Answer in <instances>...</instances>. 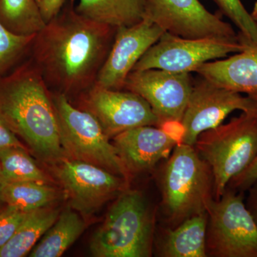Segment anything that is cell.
<instances>
[{
	"label": "cell",
	"mask_w": 257,
	"mask_h": 257,
	"mask_svg": "<svg viewBox=\"0 0 257 257\" xmlns=\"http://www.w3.org/2000/svg\"><path fill=\"white\" fill-rule=\"evenodd\" d=\"M113 145L132 177L152 170L168 158L177 144L159 126H138L113 138Z\"/></svg>",
	"instance_id": "obj_15"
},
{
	"label": "cell",
	"mask_w": 257,
	"mask_h": 257,
	"mask_svg": "<svg viewBox=\"0 0 257 257\" xmlns=\"http://www.w3.org/2000/svg\"><path fill=\"white\" fill-rule=\"evenodd\" d=\"M246 208L257 224V180L250 187Z\"/></svg>",
	"instance_id": "obj_31"
},
{
	"label": "cell",
	"mask_w": 257,
	"mask_h": 257,
	"mask_svg": "<svg viewBox=\"0 0 257 257\" xmlns=\"http://www.w3.org/2000/svg\"><path fill=\"white\" fill-rule=\"evenodd\" d=\"M3 183H4V181H3V179L0 177V205H1L2 204H4L3 201V197H2V189H3Z\"/></svg>",
	"instance_id": "obj_33"
},
{
	"label": "cell",
	"mask_w": 257,
	"mask_h": 257,
	"mask_svg": "<svg viewBox=\"0 0 257 257\" xmlns=\"http://www.w3.org/2000/svg\"><path fill=\"white\" fill-rule=\"evenodd\" d=\"M116 31L66 7L35 35L32 60L49 89L79 96L95 84Z\"/></svg>",
	"instance_id": "obj_1"
},
{
	"label": "cell",
	"mask_w": 257,
	"mask_h": 257,
	"mask_svg": "<svg viewBox=\"0 0 257 257\" xmlns=\"http://www.w3.org/2000/svg\"><path fill=\"white\" fill-rule=\"evenodd\" d=\"M165 33L147 18L133 26L116 28L114 42L95 84L115 90L123 89L135 64Z\"/></svg>",
	"instance_id": "obj_14"
},
{
	"label": "cell",
	"mask_w": 257,
	"mask_h": 257,
	"mask_svg": "<svg viewBox=\"0 0 257 257\" xmlns=\"http://www.w3.org/2000/svg\"><path fill=\"white\" fill-rule=\"evenodd\" d=\"M3 201L25 211H31L53 205L62 197V192L51 184L37 182H14L3 183Z\"/></svg>",
	"instance_id": "obj_21"
},
{
	"label": "cell",
	"mask_w": 257,
	"mask_h": 257,
	"mask_svg": "<svg viewBox=\"0 0 257 257\" xmlns=\"http://www.w3.org/2000/svg\"><path fill=\"white\" fill-rule=\"evenodd\" d=\"M162 206L172 227L191 216L207 212L214 199L209 166L193 146L181 144L167 158L161 178Z\"/></svg>",
	"instance_id": "obj_4"
},
{
	"label": "cell",
	"mask_w": 257,
	"mask_h": 257,
	"mask_svg": "<svg viewBox=\"0 0 257 257\" xmlns=\"http://www.w3.org/2000/svg\"><path fill=\"white\" fill-rule=\"evenodd\" d=\"M30 213L9 205L0 211V248L13 237Z\"/></svg>",
	"instance_id": "obj_26"
},
{
	"label": "cell",
	"mask_w": 257,
	"mask_h": 257,
	"mask_svg": "<svg viewBox=\"0 0 257 257\" xmlns=\"http://www.w3.org/2000/svg\"><path fill=\"white\" fill-rule=\"evenodd\" d=\"M238 37L243 50L226 59L206 62L194 72L219 87L246 94L257 101V42L241 33Z\"/></svg>",
	"instance_id": "obj_16"
},
{
	"label": "cell",
	"mask_w": 257,
	"mask_h": 257,
	"mask_svg": "<svg viewBox=\"0 0 257 257\" xmlns=\"http://www.w3.org/2000/svg\"><path fill=\"white\" fill-rule=\"evenodd\" d=\"M251 17H252L253 20H254L255 21H256L257 23V0L256 3H254V5H253V8L252 11H251Z\"/></svg>",
	"instance_id": "obj_32"
},
{
	"label": "cell",
	"mask_w": 257,
	"mask_h": 257,
	"mask_svg": "<svg viewBox=\"0 0 257 257\" xmlns=\"http://www.w3.org/2000/svg\"><path fill=\"white\" fill-rule=\"evenodd\" d=\"M207 212V256L257 257V224L241 193L227 187Z\"/></svg>",
	"instance_id": "obj_7"
},
{
	"label": "cell",
	"mask_w": 257,
	"mask_h": 257,
	"mask_svg": "<svg viewBox=\"0 0 257 257\" xmlns=\"http://www.w3.org/2000/svg\"><path fill=\"white\" fill-rule=\"evenodd\" d=\"M35 35H19L0 23V76L32 47Z\"/></svg>",
	"instance_id": "obj_24"
},
{
	"label": "cell",
	"mask_w": 257,
	"mask_h": 257,
	"mask_svg": "<svg viewBox=\"0 0 257 257\" xmlns=\"http://www.w3.org/2000/svg\"><path fill=\"white\" fill-rule=\"evenodd\" d=\"M45 23L60 14L65 5L66 0H35Z\"/></svg>",
	"instance_id": "obj_28"
},
{
	"label": "cell",
	"mask_w": 257,
	"mask_h": 257,
	"mask_svg": "<svg viewBox=\"0 0 257 257\" xmlns=\"http://www.w3.org/2000/svg\"><path fill=\"white\" fill-rule=\"evenodd\" d=\"M256 180L257 155L247 168L230 181L227 187L238 192H244L249 189Z\"/></svg>",
	"instance_id": "obj_27"
},
{
	"label": "cell",
	"mask_w": 257,
	"mask_h": 257,
	"mask_svg": "<svg viewBox=\"0 0 257 257\" xmlns=\"http://www.w3.org/2000/svg\"><path fill=\"white\" fill-rule=\"evenodd\" d=\"M0 23L25 36L37 35L46 25L35 0H0Z\"/></svg>",
	"instance_id": "obj_22"
},
{
	"label": "cell",
	"mask_w": 257,
	"mask_h": 257,
	"mask_svg": "<svg viewBox=\"0 0 257 257\" xmlns=\"http://www.w3.org/2000/svg\"><path fill=\"white\" fill-rule=\"evenodd\" d=\"M207 212L201 213L167 230L159 243V256L207 257Z\"/></svg>",
	"instance_id": "obj_17"
},
{
	"label": "cell",
	"mask_w": 257,
	"mask_h": 257,
	"mask_svg": "<svg viewBox=\"0 0 257 257\" xmlns=\"http://www.w3.org/2000/svg\"><path fill=\"white\" fill-rule=\"evenodd\" d=\"M155 214L143 194L126 189L106 213L91 238L96 257H150L153 248Z\"/></svg>",
	"instance_id": "obj_3"
},
{
	"label": "cell",
	"mask_w": 257,
	"mask_h": 257,
	"mask_svg": "<svg viewBox=\"0 0 257 257\" xmlns=\"http://www.w3.org/2000/svg\"><path fill=\"white\" fill-rule=\"evenodd\" d=\"M194 147L210 167L214 199H219L230 181L257 155V113L242 112L227 124L204 132Z\"/></svg>",
	"instance_id": "obj_5"
},
{
	"label": "cell",
	"mask_w": 257,
	"mask_h": 257,
	"mask_svg": "<svg viewBox=\"0 0 257 257\" xmlns=\"http://www.w3.org/2000/svg\"><path fill=\"white\" fill-rule=\"evenodd\" d=\"M12 147H25L19 140L16 134L0 116V152Z\"/></svg>",
	"instance_id": "obj_29"
},
{
	"label": "cell",
	"mask_w": 257,
	"mask_h": 257,
	"mask_svg": "<svg viewBox=\"0 0 257 257\" xmlns=\"http://www.w3.org/2000/svg\"><path fill=\"white\" fill-rule=\"evenodd\" d=\"M236 110L257 113V101L219 87L202 77L194 81L182 119L185 130L183 144L194 147L200 134L219 126Z\"/></svg>",
	"instance_id": "obj_12"
},
{
	"label": "cell",
	"mask_w": 257,
	"mask_h": 257,
	"mask_svg": "<svg viewBox=\"0 0 257 257\" xmlns=\"http://www.w3.org/2000/svg\"><path fill=\"white\" fill-rule=\"evenodd\" d=\"M147 0H79V14L113 28L130 27L145 18Z\"/></svg>",
	"instance_id": "obj_18"
},
{
	"label": "cell",
	"mask_w": 257,
	"mask_h": 257,
	"mask_svg": "<svg viewBox=\"0 0 257 257\" xmlns=\"http://www.w3.org/2000/svg\"><path fill=\"white\" fill-rule=\"evenodd\" d=\"M85 229L84 219L68 205L61 211L57 220L34 246L29 256H61Z\"/></svg>",
	"instance_id": "obj_19"
},
{
	"label": "cell",
	"mask_w": 257,
	"mask_h": 257,
	"mask_svg": "<svg viewBox=\"0 0 257 257\" xmlns=\"http://www.w3.org/2000/svg\"><path fill=\"white\" fill-rule=\"evenodd\" d=\"M193 83L191 73L160 69L133 70L126 77L123 89L138 94L146 100L161 124L166 121H182Z\"/></svg>",
	"instance_id": "obj_13"
},
{
	"label": "cell",
	"mask_w": 257,
	"mask_h": 257,
	"mask_svg": "<svg viewBox=\"0 0 257 257\" xmlns=\"http://www.w3.org/2000/svg\"><path fill=\"white\" fill-rule=\"evenodd\" d=\"M122 90L94 84L79 94L78 108L92 114L109 139L138 126H160V119L146 100L138 94Z\"/></svg>",
	"instance_id": "obj_11"
},
{
	"label": "cell",
	"mask_w": 257,
	"mask_h": 257,
	"mask_svg": "<svg viewBox=\"0 0 257 257\" xmlns=\"http://www.w3.org/2000/svg\"><path fill=\"white\" fill-rule=\"evenodd\" d=\"M221 13L229 19L239 33L251 41L257 42V23L241 0H214Z\"/></svg>",
	"instance_id": "obj_25"
},
{
	"label": "cell",
	"mask_w": 257,
	"mask_h": 257,
	"mask_svg": "<svg viewBox=\"0 0 257 257\" xmlns=\"http://www.w3.org/2000/svg\"><path fill=\"white\" fill-rule=\"evenodd\" d=\"M0 177L5 182H52L29 155L26 147H12L0 152Z\"/></svg>",
	"instance_id": "obj_23"
},
{
	"label": "cell",
	"mask_w": 257,
	"mask_h": 257,
	"mask_svg": "<svg viewBox=\"0 0 257 257\" xmlns=\"http://www.w3.org/2000/svg\"><path fill=\"white\" fill-rule=\"evenodd\" d=\"M0 116L44 163L65 157L52 95L33 60L0 79Z\"/></svg>",
	"instance_id": "obj_2"
},
{
	"label": "cell",
	"mask_w": 257,
	"mask_h": 257,
	"mask_svg": "<svg viewBox=\"0 0 257 257\" xmlns=\"http://www.w3.org/2000/svg\"><path fill=\"white\" fill-rule=\"evenodd\" d=\"M60 212V209L52 205L30 212L13 237L0 248V257L27 256L54 224Z\"/></svg>",
	"instance_id": "obj_20"
},
{
	"label": "cell",
	"mask_w": 257,
	"mask_h": 257,
	"mask_svg": "<svg viewBox=\"0 0 257 257\" xmlns=\"http://www.w3.org/2000/svg\"><path fill=\"white\" fill-rule=\"evenodd\" d=\"M159 127L169 137L175 141L177 145L183 144L185 130L182 121H166L161 123Z\"/></svg>",
	"instance_id": "obj_30"
},
{
	"label": "cell",
	"mask_w": 257,
	"mask_h": 257,
	"mask_svg": "<svg viewBox=\"0 0 257 257\" xmlns=\"http://www.w3.org/2000/svg\"><path fill=\"white\" fill-rule=\"evenodd\" d=\"M52 99L65 157L93 164L130 182L131 177L97 119L63 94L55 93Z\"/></svg>",
	"instance_id": "obj_6"
},
{
	"label": "cell",
	"mask_w": 257,
	"mask_h": 257,
	"mask_svg": "<svg viewBox=\"0 0 257 257\" xmlns=\"http://www.w3.org/2000/svg\"><path fill=\"white\" fill-rule=\"evenodd\" d=\"M50 167L69 207L83 215L95 212L128 188L126 179L84 161L64 157Z\"/></svg>",
	"instance_id": "obj_8"
},
{
	"label": "cell",
	"mask_w": 257,
	"mask_h": 257,
	"mask_svg": "<svg viewBox=\"0 0 257 257\" xmlns=\"http://www.w3.org/2000/svg\"><path fill=\"white\" fill-rule=\"evenodd\" d=\"M243 49L239 40L182 38L165 32L145 52L133 70L160 69L177 73H191L206 62L224 58Z\"/></svg>",
	"instance_id": "obj_9"
},
{
	"label": "cell",
	"mask_w": 257,
	"mask_h": 257,
	"mask_svg": "<svg viewBox=\"0 0 257 257\" xmlns=\"http://www.w3.org/2000/svg\"><path fill=\"white\" fill-rule=\"evenodd\" d=\"M144 18L182 38L239 40L232 26L208 11L199 0H147Z\"/></svg>",
	"instance_id": "obj_10"
}]
</instances>
